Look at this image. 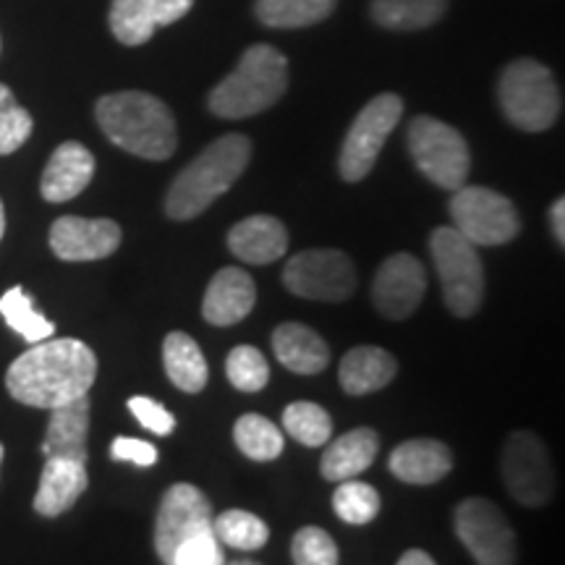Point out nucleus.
<instances>
[{"instance_id": "f257e3e1", "label": "nucleus", "mask_w": 565, "mask_h": 565, "mask_svg": "<svg viewBox=\"0 0 565 565\" xmlns=\"http://www.w3.org/2000/svg\"><path fill=\"white\" fill-rule=\"evenodd\" d=\"M97 377V356L79 338H45L32 343L6 372V387L19 404L51 408L89 395Z\"/></svg>"}, {"instance_id": "f03ea898", "label": "nucleus", "mask_w": 565, "mask_h": 565, "mask_svg": "<svg viewBox=\"0 0 565 565\" xmlns=\"http://www.w3.org/2000/svg\"><path fill=\"white\" fill-rule=\"evenodd\" d=\"M97 124L113 145L145 160H168L179 145L173 113L147 92H116L95 105Z\"/></svg>"}, {"instance_id": "7ed1b4c3", "label": "nucleus", "mask_w": 565, "mask_h": 565, "mask_svg": "<svg viewBox=\"0 0 565 565\" xmlns=\"http://www.w3.org/2000/svg\"><path fill=\"white\" fill-rule=\"evenodd\" d=\"M252 160V141L244 134H225L207 150L196 154L175 175L166 196V212L171 221H192L202 215L212 202L221 200L242 179Z\"/></svg>"}, {"instance_id": "20e7f679", "label": "nucleus", "mask_w": 565, "mask_h": 565, "mask_svg": "<svg viewBox=\"0 0 565 565\" xmlns=\"http://www.w3.org/2000/svg\"><path fill=\"white\" fill-rule=\"evenodd\" d=\"M288 89V61L273 45H252L238 66L210 92V110L217 118L242 121L270 110Z\"/></svg>"}, {"instance_id": "39448f33", "label": "nucleus", "mask_w": 565, "mask_h": 565, "mask_svg": "<svg viewBox=\"0 0 565 565\" xmlns=\"http://www.w3.org/2000/svg\"><path fill=\"white\" fill-rule=\"evenodd\" d=\"M500 108L521 131H547L561 118V89L540 61L521 58L508 63L498 84Z\"/></svg>"}, {"instance_id": "423d86ee", "label": "nucleus", "mask_w": 565, "mask_h": 565, "mask_svg": "<svg viewBox=\"0 0 565 565\" xmlns=\"http://www.w3.org/2000/svg\"><path fill=\"white\" fill-rule=\"evenodd\" d=\"M429 252L443 286L445 307L456 317L477 315L484 299V267L477 246L454 225H443L429 238Z\"/></svg>"}, {"instance_id": "0eeeda50", "label": "nucleus", "mask_w": 565, "mask_h": 565, "mask_svg": "<svg viewBox=\"0 0 565 565\" xmlns=\"http://www.w3.org/2000/svg\"><path fill=\"white\" fill-rule=\"evenodd\" d=\"M408 152L416 168L440 189L456 192L471 171V152L461 131L429 116H416L408 126Z\"/></svg>"}, {"instance_id": "6e6552de", "label": "nucleus", "mask_w": 565, "mask_h": 565, "mask_svg": "<svg viewBox=\"0 0 565 565\" xmlns=\"http://www.w3.org/2000/svg\"><path fill=\"white\" fill-rule=\"evenodd\" d=\"M454 228L475 246H503L519 236L521 223L513 202L487 186L456 189L450 200Z\"/></svg>"}, {"instance_id": "1a4fd4ad", "label": "nucleus", "mask_w": 565, "mask_h": 565, "mask_svg": "<svg viewBox=\"0 0 565 565\" xmlns=\"http://www.w3.org/2000/svg\"><path fill=\"white\" fill-rule=\"evenodd\" d=\"M401 116H404V100L391 92L377 95L364 105L343 139L341 162H338L343 181L356 183L372 173L374 162L383 152L387 137L398 126Z\"/></svg>"}, {"instance_id": "9d476101", "label": "nucleus", "mask_w": 565, "mask_h": 565, "mask_svg": "<svg viewBox=\"0 0 565 565\" xmlns=\"http://www.w3.org/2000/svg\"><path fill=\"white\" fill-rule=\"evenodd\" d=\"M282 282L301 299L345 301L356 288V270L343 252L307 249L288 259Z\"/></svg>"}, {"instance_id": "9b49d317", "label": "nucleus", "mask_w": 565, "mask_h": 565, "mask_svg": "<svg viewBox=\"0 0 565 565\" xmlns=\"http://www.w3.org/2000/svg\"><path fill=\"white\" fill-rule=\"evenodd\" d=\"M212 529H215V513H212L207 494L200 487L179 482L168 487L160 500L158 519H154V550L168 565L183 542Z\"/></svg>"}, {"instance_id": "f8f14e48", "label": "nucleus", "mask_w": 565, "mask_h": 565, "mask_svg": "<svg viewBox=\"0 0 565 565\" xmlns=\"http://www.w3.org/2000/svg\"><path fill=\"white\" fill-rule=\"evenodd\" d=\"M456 534L477 565H515V534L490 500H463L456 508Z\"/></svg>"}, {"instance_id": "ddd939ff", "label": "nucleus", "mask_w": 565, "mask_h": 565, "mask_svg": "<svg viewBox=\"0 0 565 565\" xmlns=\"http://www.w3.org/2000/svg\"><path fill=\"white\" fill-rule=\"evenodd\" d=\"M503 477L508 492L529 508L545 505L553 498L555 475L540 437L519 429L508 437L503 450Z\"/></svg>"}, {"instance_id": "4468645a", "label": "nucleus", "mask_w": 565, "mask_h": 565, "mask_svg": "<svg viewBox=\"0 0 565 565\" xmlns=\"http://www.w3.org/2000/svg\"><path fill=\"white\" fill-rule=\"evenodd\" d=\"M427 291V273L414 254H393L380 265L372 282V301L387 320L412 317Z\"/></svg>"}, {"instance_id": "2eb2a0df", "label": "nucleus", "mask_w": 565, "mask_h": 565, "mask_svg": "<svg viewBox=\"0 0 565 565\" xmlns=\"http://www.w3.org/2000/svg\"><path fill=\"white\" fill-rule=\"evenodd\" d=\"M121 246V225L108 217H58L51 228V249L63 263H95Z\"/></svg>"}, {"instance_id": "dca6fc26", "label": "nucleus", "mask_w": 565, "mask_h": 565, "mask_svg": "<svg viewBox=\"0 0 565 565\" xmlns=\"http://www.w3.org/2000/svg\"><path fill=\"white\" fill-rule=\"evenodd\" d=\"M194 0H113L108 24L118 42L145 45L160 26L173 24L192 11Z\"/></svg>"}, {"instance_id": "f3484780", "label": "nucleus", "mask_w": 565, "mask_h": 565, "mask_svg": "<svg viewBox=\"0 0 565 565\" xmlns=\"http://www.w3.org/2000/svg\"><path fill=\"white\" fill-rule=\"evenodd\" d=\"M257 303V288L249 273L242 267H223L212 275L207 291H204L202 315L210 324L228 328L246 320Z\"/></svg>"}, {"instance_id": "a211bd4d", "label": "nucleus", "mask_w": 565, "mask_h": 565, "mask_svg": "<svg viewBox=\"0 0 565 565\" xmlns=\"http://www.w3.org/2000/svg\"><path fill=\"white\" fill-rule=\"evenodd\" d=\"M95 175V154L79 141H63L42 171L40 192L47 202L61 204L79 196Z\"/></svg>"}, {"instance_id": "6ab92c4d", "label": "nucleus", "mask_w": 565, "mask_h": 565, "mask_svg": "<svg viewBox=\"0 0 565 565\" xmlns=\"http://www.w3.org/2000/svg\"><path fill=\"white\" fill-rule=\"evenodd\" d=\"M87 463L74 458H45L38 494H34V511L45 519L66 513L87 490Z\"/></svg>"}, {"instance_id": "aec40b11", "label": "nucleus", "mask_w": 565, "mask_h": 565, "mask_svg": "<svg viewBox=\"0 0 565 565\" xmlns=\"http://www.w3.org/2000/svg\"><path fill=\"white\" fill-rule=\"evenodd\" d=\"M87 435H89V395L68 401L51 408L42 456L45 458H74L87 463Z\"/></svg>"}, {"instance_id": "412c9836", "label": "nucleus", "mask_w": 565, "mask_h": 565, "mask_svg": "<svg viewBox=\"0 0 565 565\" xmlns=\"http://www.w3.org/2000/svg\"><path fill=\"white\" fill-rule=\"evenodd\" d=\"M228 249L242 263L273 265L288 249V231L278 217L252 215L233 225L228 233Z\"/></svg>"}, {"instance_id": "4be33fe9", "label": "nucleus", "mask_w": 565, "mask_h": 565, "mask_svg": "<svg viewBox=\"0 0 565 565\" xmlns=\"http://www.w3.org/2000/svg\"><path fill=\"white\" fill-rule=\"evenodd\" d=\"M387 466L406 484H435L454 469V454L440 440H406L393 450Z\"/></svg>"}, {"instance_id": "5701e85b", "label": "nucleus", "mask_w": 565, "mask_h": 565, "mask_svg": "<svg viewBox=\"0 0 565 565\" xmlns=\"http://www.w3.org/2000/svg\"><path fill=\"white\" fill-rule=\"evenodd\" d=\"M380 437L370 427H359L338 437L324 448L320 461V475L328 482H345V479L359 477L362 471L370 469L377 458Z\"/></svg>"}, {"instance_id": "b1692460", "label": "nucleus", "mask_w": 565, "mask_h": 565, "mask_svg": "<svg viewBox=\"0 0 565 565\" xmlns=\"http://www.w3.org/2000/svg\"><path fill=\"white\" fill-rule=\"evenodd\" d=\"M278 362L296 374H320L330 362V351L320 333L301 322H282L273 333Z\"/></svg>"}, {"instance_id": "393cba45", "label": "nucleus", "mask_w": 565, "mask_h": 565, "mask_svg": "<svg viewBox=\"0 0 565 565\" xmlns=\"http://www.w3.org/2000/svg\"><path fill=\"white\" fill-rule=\"evenodd\" d=\"M395 372H398V364H395L393 353L377 349V345H359L343 356L338 377L349 395H366L393 383Z\"/></svg>"}, {"instance_id": "a878e982", "label": "nucleus", "mask_w": 565, "mask_h": 565, "mask_svg": "<svg viewBox=\"0 0 565 565\" xmlns=\"http://www.w3.org/2000/svg\"><path fill=\"white\" fill-rule=\"evenodd\" d=\"M162 364L168 380L183 393H202L207 387L210 370L200 343L186 333H168L162 343Z\"/></svg>"}, {"instance_id": "bb28decb", "label": "nucleus", "mask_w": 565, "mask_h": 565, "mask_svg": "<svg viewBox=\"0 0 565 565\" xmlns=\"http://www.w3.org/2000/svg\"><path fill=\"white\" fill-rule=\"evenodd\" d=\"M448 0H372V19L395 32L427 30L443 19Z\"/></svg>"}, {"instance_id": "cd10ccee", "label": "nucleus", "mask_w": 565, "mask_h": 565, "mask_svg": "<svg viewBox=\"0 0 565 565\" xmlns=\"http://www.w3.org/2000/svg\"><path fill=\"white\" fill-rule=\"evenodd\" d=\"M338 0H257V19L270 30H301L324 21Z\"/></svg>"}, {"instance_id": "c85d7f7f", "label": "nucleus", "mask_w": 565, "mask_h": 565, "mask_svg": "<svg viewBox=\"0 0 565 565\" xmlns=\"http://www.w3.org/2000/svg\"><path fill=\"white\" fill-rule=\"evenodd\" d=\"M233 440L252 461H275L282 454V433L263 414H244L233 424Z\"/></svg>"}, {"instance_id": "c756f323", "label": "nucleus", "mask_w": 565, "mask_h": 565, "mask_svg": "<svg viewBox=\"0 0 565 565\" xmlns=\"http://www.w3.org/2000/svg\"><path fill=\"white\" fill-rule=\"evenodd\" d=\"M0 315H3L6 324L17 330L26 343H40L45 338H53L55 333V324L34 309L32 296L21 286H13L0 296Z\"/></svg>"}, {"instance_id": "7c9ffc66", "label": "nucleus", "mask_w": 565, "mask_h": 565, "mask_svg": "<svg viewBox=\"0 0 565 565\" xmlns=\"http://www.w3.org/2000/svg\"><path fill=\"white\" fill-rule=\"evenodd\" d=\"M282 427L296 443L307 445V448H320V445L330 443V435H333L330 414L320 404H312V401H296V404L286 406Z\"/></svg>"}, {"instance_id": "2f4dec72", "label": "nucleus", "mask_w": 565, "mask_h": 565, "mask_svg": "<svg viewBox=\"0 0 565 565\" xmlns=\"http://www.w3.org/2000/svg\"><path fill=\"white\" fill-rule=\"evenodd\" d=\"M215 534L221 545L246 550V553L265 547L267 540H270V529H267L265 521L249 511H242V508L215 515Z\"/></svg>"}, {"instance_id": "473e14b6", "label": "nucleus", "mask_w": 565, "mask_h": 565, "mask_svg": "<svg viewBox=\"0 0 565 565\" xmlns=\"http://www.w3.org/2000/svg\"><path fill=\"white\" fill-rule=\"evenodd\" d=\"M338 484L341 487L333 492V511L338 519L351 526H364L377 519L383 500H380V492L372 484L356 482V479H345V482Z\"/></svg>"}, {"instance_id": "72a5a7b5", "label": "nucleus", "mask_w": 565, "mask_h": 565, "mask_svg": "<svg viewBox=\"0 0 565 565\" xmlns=\"http://www.w3.org/2000/svg\"><path fill=\"white\" fill-rule=\"evenodd\" d=\"M225 374H228L231 385L244 393L265 391L267 380H270V366H267L265 353L254 345H236L225 359Z\"/></svg>"}, {"instance_id": "f704fd0d", "label": "nucleus", "mask_w": 565, "mask_h": 565, "mask_svg": "<svg viewBox=\"0 0 565 565\" xmlns=\"http://www.w3.org/2000/svg\"><path fill=\"white\" fill-rule=\"evenodd\" d=\"M34 121L30 110H24L13 97V92L0 84V154L17 152L32 137Z\"/></svg>"}, {"instance_id": "c9c22d12", "label": "nucleus", "mask_w": 565, "mask_h": 565, "mask_svg": "<svg viewBox=\"0 0 565 565\" xmlns=\"http://www.w3.org/2000/svg\"><path fill=\"white\" fill-rule=\"evenodd\" d=\"M294 565H338V545L324 529L303 526L291 542Z\"/></svg>"}, {"instance_id": "e433bc0d", "label": "nucleus", "mask_w": 565, "mask_h": 565, "mask_svg": "<svg viewBox=\"0 0 565 565\" xmlns=\"http://www.w3.org/2000/svg\"><path fill=\"white\" fill-rule=\"evenodd\" d=\"M168 565H225V555L215 529L183 542V545L171 555Z\"/></svg>"}, {"instance_id": "4c0bfd02", "label": "nucleus", "mask_w": 565, "mask_h": 565, "mask_svg": "<svg viewBox=\"0 0 565 565\" xmlns=\"http://www.w3.org/2000/svg\"><path fill=\"white\" fill-rule=\"evenodd\" d=\"M129 412L137 416L141 427L150 429L158 437H168L175 429V416L154 398H147V395H134V398H129Z\"/></svg>"}, {"instance_id": "58836bf2", "label": "nucleus", "mask_w": 565, "mask_h": 565, "mask_svg": "<svg viewBox=\"0 0 565 565\" xmlns=\"http://www.w3.org/2000/svg\"><path fill=\"white\" fill-rule=\"evenodd\" d=\"M113 461H126L137 466H154L158 463V448L147 440H137V437H116L110 445Z\"/></svg>"}, {"instance_id": "ea45409f", "label": "nucleus", "mask_w": 565, "mask_h": 565, "mask_svg": "<svg viewBox=\"0 0 565 565\" xmlns=\"http://www.w3.org/2000/svg\"><path fill=\"white\" fill-rule=\"evenodd\" d=\"M550 225H553V233L557 244H565V200H557L553 207H550Z\"/></svg>"}, {"instance_id": "a19ab883", "label": "nucleus", "mask_w": 565, "mask_h": 565, "mask_svg": "<svg viewBox=\"0 0 565 565\" xmlns=\"http://www.w3.org/2000/svg\"><path fill=\"white\" fill-rule=\"evenodd\" d=\"M398 565H437L433 561V555L424 553V550H408V553L401 555Z\"/></svg>"}, {"instance_id": "79ce46f5", "label": "nucleus", "mask_w": 565, "mask_h": 565, "mask_svg": "<svg viewBox=\"0 0 565 565\" xmlns=\"http://www.w3.org/2000/svg\"><path fill=\"white\" fill-rule=\"evenodd\" d=\"M6 233V210H3V202H0V238H3Z\"/></svg>"}, {"instance_id": "37998d69", "label": "nucleus", "mask_w": 565, "mask_h": 565, "mask_svg": "<svg viewBox=\"0 0 565 565\" xmlns=\"http://www.w3.org/2000/svg\"><path fill=\"white\" fill-rule=\"evenodd\" d=\"M231 565H259V563H254V561H236V563H231Z\"/></svg>"}, {"instance_id": "c03bdc74", "label": "nucleus", "mask_w": 565, "mask_h": 565, "mask_svg": "<svg viewBox=\"0 0 565 565\" xmlns=\"http://www.w3.org/2000/svg\"><path fill=\"white\" fill-rule=\"evenodd\" d=\"M3 456H6V448H3V443H0V463H3Z\"/></svg>"}]
</instances>
